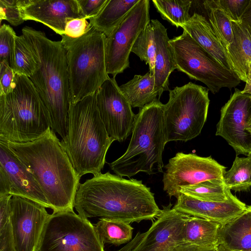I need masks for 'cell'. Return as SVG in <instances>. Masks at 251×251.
Listing matches in <instances>:
<instances>
[{
  "instance_id": "44",
  "label": "cell",
  "mask_w": 251,
  "mask_h": 251,
  "mask_svg": "<svg viewBox=\"0 0 251 251\" xmlns=\"http://www.w3.org/2000/svg\"><path fill=\"white\" fill-rule=\"evenodd\" d=\"M241 23L251 33V0L242 17Z\"/></svg>"
},
{
  "instance_id": "35",
  "label": "cell",
  "mask_w": 251,
  "mask_h": 251,
  "mask_svg": "<svg viewBox=\"0 0 251 251\" xmlns=\"http://www.w3.org/2000/svg\"><path fill=\"white\" fill-rule=\"evenodd\" d=\"M0 20H6L14 26L24 23L21 0H0Z\"/></svg>"
},
{
  "instance_id": "29",
  "label": "cell",
  "mask_w": 251,
  "mask_h": 251,
  "mask_svg": "<svg viewBox=\"0 0 251 251\" xmlns=\"http://www.w3.org/2000/svg\"><path fill=\"white\" fill-rule=\"evenodd\" d=\"M203 5L213 31L226 50L233 40L231 21L225 12L215 4L213 0H205Z\"/></svg>"
},
{
  "instance_id": "14",
  "label": "cell",
  "mask_w": 251,
  "mask_h": 251,
  "mask_svg": "<svg viewBox=\"0 0 251 251\" xmlns=\"http://www.w3.org/2000/svg\"><path fill=\"white\" fill-rule=\"evenodd\" d=\"M33 201L13 196L10 200V221L15 251H37L50 214Z\"/></svg>"
},
{
  "instance_id": "42",
  "label": "cell",
  "mask_w": 251,
  "mask_h": 251,
  "mask_svg": "<svg viewBox=\"0 0 251 251\" xmlns=\"http://www.w3.org/2000/svg\"><path fill=\"white\" fill-rule=\"evenodd\" d=\"M217 246L211 247H200L184 242L176 246L171 251H216Z\"/></svg>"
},
{
  "instance_id": "33",
  "label": "cell",
  "mask_w": 251,
  "mask_h": 251,
  "mask_svg": "<svg viewBox=\"0 0 251 251\" xmlns=\"http://www.w3.org/2000/svg\"><path fill=\"white\" fill-rule=\"evenodd\" d=\"M34 56L25 38L16 36L15 41L13 70L16 74L29 77L37 69Z\"/></svg>"
},
{
  "instance_id": "10",
  "label": "cell",
  "mask_w": 251,
  "mask_h": 251,
  "mask_svg": "<svg viewBox=\"0 0 251 251\" xmlns=\"http://www.w3.org/2000/svg\"><path fill=\"white\" fill-rule=\"evenodd\" d=\"M37 251H105L94 225L74 211L50 214Z\"/></svg>"
},
{
  "instance_id": "47",
  "label": "cell",
  "mask_w": 251,
  "mask_h": 251,
  "mask_svg": "<svg viewBox=\"0 0 251 251\" xmlns=\"http://www.w3.org/2000/svg\"></svg>"
},
{
  "instance_id": "9",
  "label": "cell",
  "mask_w": 251,
  "mask_h": 251,
  "mask_svg": "<svg viewBox=\"0 0 251 251\" xmlns=\"http://www.w3.org/2000/svg\"><path fill=\"white\" fill-rule=\"evenodd\" d=\"M169 42L173 49L176 69L190 79L203 83L213 94L222 88L231 89L240 83L241 80L233 71L223 67L185 31Z\"/></svg>"
},
{
  "instance_id": "8",
  "label": "cell",
  "mask_w": 251,
  "mask_h": 251,
  "mask_svg": "<svg viewBox=\"0 0 251 251\" xmlns=\"http://www.w3.org/2000/svg\"><path fill=\"white\" fill-rule=\"evenodd\" d=\"M208 90L191 82L169 90V100L163 105L166 143L185 142L201 133L207 119Z\"/></svg>"
},
{
  "instance_id": "12",
  "label": "cell",
  "mask_w": 251,
  "mask_h": 251,
  "mask_svg": "<svg viewBox=\"0 0 251 251\" xmlns=\"http://www.w3.org/2000/svg\"><path fill=\"white\" fill-rule=\"evenodd\" d=\"M163 190L169 197L177 198L180 189L212 179L223 180L226 167L211 156L201 157L195 153L177 152L165 166Z\"/></svg>"
},
{
  "instance_id": "4",
  "label": "cell",
  "mask_w": 251,
  "mask_h": 251,
  "mask_svg": "<svg viewBox=\"0 0 251 251\" xmlns=\"http://www.w3.org/2000/svg\"><path fill=\"white\" fill-rule=\"evenodd\" d=\"M113 141L100 117L96 93L71 103L67 137L61 143L80 177L101 173Z\"/></svg>"
},
{
  "instance_id": "46",
  "label": "cell",
  "mask_w": 251,
  "mask_h": 251,
  "mask_svg": "<svg viewBox=\"0 0 251 251\" xmlns=\"http://www.w3.org/2000/svg\"><path fill=\"white\" fill-rule=\"evenodd\" d=\"M247 130L251 133V116L248 123Z\"/></svg>"
},
{
  "instance_id": "21",
  "label": "cell",
  "mask_w": 251,
  "mask_h": 251,
  "mask_svg": "<svg viewBox=\"0 0 251 251\" xmlns=\"http://www.w3.org/2000/svg\"><path fill=\"white\" fill-rule=\"evenodd\" d=\"M223 67L233 71L227 51L205 17L197 13L180 26Z\"/></svg>"
},
{
  "instance_id": "45",
  "label": "cell",
  "mask_w": 251,
  "mask_h": 251,
  "mask_svg": "<svg viewBox=\"0 0 251 251\" xmlns=\"http://www.w3.org/2000/svg\"><path fill=\"white\" fill-rule=\"evenodd\" d=\"M231 251L228 248H227L225 246L222 244H219L217 246V251Z\"/></svg>"
},
{
  "instance_id": "7",
  "label": "cell",
  "mask_w": 251,
  "mask_h": 251,
  "mask_svg": "<svg viewBox=\"0 0 251 251\" xmlns=\"http://www.w3.org/2000/svg\"><path fill=\"white\" fill-rule=\"evenodd\" d=\"M61 40L67 51L71 102L94 95L110 77L106 69V39L91 25L82 36L66 35Z\"/></svg>"
},
{
  "instance_id": "17",
  "label": "cell",
  "mask_w": 251,
  "mask_h": 251,
  "mask_svg": "<svg viewBox=\"0 0 251 251\" xmlns=\"http://www.w3.org/2000/svg\"><path fill=\"white\" fill-rule=\"evenodd\" d=\"M170 203L152 222L132 251H171L184 242L183 227L188 215L172 208Z\"/></svg>"
},
{
  "instance_id": "2",
  "label": "cell",
  "mask_w": 251,
  "mask_h": 251,
  "mask_svg": "<svg viewBox=\"0 0 251 251\" xmlns=\"http://www.w3.org/2000/svg\"><path fill=\"white\" fill-rule=\"evenodd\" d=\"M6 142L33 176L52 213L74 211L80 177L56 133L50 128L43 135L31 142Z\"/></svg>"
},
{
  "instance_id": "16",
  "label": "cell",
  "mask_w": 251,
  "mask_h": 251,
  "mask_svg": "<svg viewBox=\"0 0 251 251\" xmlns=\"http://www.w3.org/2000/svg\"><path fill=\"white\" fill-rule=\"evenodd\" d=\"M6 195L25 198L51 208L31 174L7 142L0 140V196Z\"/></svg>"
},
{
  "instance_id": "48",
  "label": "cell",
  "mask_w": 251,
  "mask_h": 251,
  "mask_svg": "<svg viewBox=\"0 0 251 251\" xmlns=\"http://www.w3.org/2000/svg\"><path fill=\"white\" fill-rule=\"evenodd\" d=\"M249 155H251V153Z\"/></svg>"
},
{
  "instance_id": "22",
  "label": "cell",
  "mask_w": 251,
  "mask_h": 251,
  "mask_svg": "<svg viewBox=\"0 0 251 251\" xmlns=\"http://www.w3.org/2000/svg\"><path fill=\"white\" fill-rule=\"evenodd\" d=\"M233 40L226 51L233 72L241 80L251 84V33L241 22H231Z\"/></svg>"
},
{
  "instance_id": "20",
  "label": "cell",
  "mask_w": 251,
  "mask_h": 251,
  "mask_svg": "<svg viewBox=\"0 0 251 251\" xmlns=\"http://www.w3.org/2000/svg\"><path fill=\"white\" fill-rule=\"evenodd\" d=\"M151 22L153 26L156 47L154 90L159 99L164 91H169V78L176 67L174 51L169 42L170 39L167 29L157 19L151 20Z\"/></svg>"
},
{
  "instance_id": "24",
  "label": "cell",
  "mask_w": 251,
  "mask_h": 251,
  "mask_svg": "<svg viewBox=\"0 0 251 251\" xmlns=\"http://www.w3.org/2000/svg\"><path fill=\"white\" fill-rule=\"evenodd\" d=\"M221 224L203 218L188 216L183 227L184 242L200 247H217Z\"/></svg>"
},
{
  "instance_id": "6",
  "label": "cell",
  "mask_w": 251,
  "mask_h": 251,
  "mask_svg": "<svg viewBox=\"0 0 251 251\" xmlns=\"http://www.w3.org/2000/svg\"><path fill=\"white\" fill-rule=\"evenodd\" d=\"M163 105L157 98L140 108L126 151L117 160L108 163L117 175L130 178L139 172L152 175L155 164L158 171L163 172L162 154L166 144Z\"/></svg>"
},
{
  "instance_id": "1",
  "label": "cell",
  "mask_w": 251,
  "mask_h": 251,
  "mask_svg": "<svg viewBox=\"0 0 251 251\" xmlns=\"http://www.w3.org/2000/svg\"><path fill=\"white\" fill-rule=\"evenodd\" d=\"M80 184L74 207L85 218L100 217L130 224L153 221L161 212L154 194L142 180L126 179L109 172Z\"/></svg>"
},
{
  "instance_id": "26",
  "label": "cell",
  "mask_w": 251,
  "mask_h": 251,
  "mask_svg": "<svg viewBox=\"0 0 251 251\" xmlns=\"http://www.w3.org/2000/svg\"><path fill=\"white\" fill-rule=\"evenodd\" d=\"M154 87V76L149 71L143 75H135L119 88L132 107L141 108L157 99Z\"/></svg>"
},
{
  "instance_id": "28",
  "label": "cell",
  "mask_w": 251,
  "mask_h": 251,
  "mask_svg": "<svg viewBox=\"0 0 251 251\" xmlns=\"http://www.w3.org/2000/svg\"><path fill=\"white\" fill-rule=\"evenodd\" d=\"M180 193L200 200L218 202L226 201L231 193L224 180L219 179H209L182 187Z\"/></svg>"
},
{
  "instance_id": "36",
  "label": "cell",
  "mask_w": 251,
  "mask_h": 251,
  "mask_svg": "<svg viewBox=\"0 0 251 251\" xmlns=\"http://www.w3.org/2000/svg\"><path fill=\"white\" fill-rule=\"evenodd\" d=\"M231 22L240 23L251 0H213Z\"/></svg>"
},
{
  "instance_id": "37",
  "label": "cell",
  "mask_w": 251,
  "mask_h": 251,
  "mask_svg": "<svg viewBox=\"0 0 251 251\" xmlns=\"http://www.w3.org/2000/svg\"><path fill=\"white\" fill-rule=\"evenodd\" d=\"M15 74L6 62H0V95H6L12 91Z\"/></svg>"
},
{
  "instance_id": "13",
  "label": "cell",
  "mask_w": 251,
  "mask_h": 251,
  "mask_svg": "<svg viewBox=\"0 0 251 251\" xmlns=\"http://www.w3.org/2000/svg\"><path fill=\"white\" fill-rule=\"evenodd\" d=\"M97 105L108 136L123 142L132 133L136 115L115 77H109L96 93Z\"/></svg>"
},
{
  "instance_id": "31",
  "label": "cell",
  "mask_w": 251,
  "mask_h": 251,
  "mask_svg": "<svg viewBox=\"0 0 251 251\" xmlns=\"http://www.w3.org/2000/svg\"><path fill=\"white\" fill-rule=\"evenodd\" d=\"M152 2L161 18L177 28L185 24L191 17L189 11L192 1L153 0Z\"/></svg>"
},
{
  "instance_id": "43",
  "label": "cell",
  "mask_w": 251,
  "mask_h": 251,
  "mask_svg": "<svg viewBox=\"0 0 251 251\" xmlns=\"http://www.w3.org/2000/svg\"><path fill=\"white\" fill-rule=\"evenodd\" d=\"M144 235V233L138 232L133 239L117 251H132L141 241Z\"/></svg>"
},
{
  "instance_id": "18",
  "label": "cell",
  "mask_w": 251,
  "mask_h": 251,
  "mask_svg": "<svg viewBox=\"0 0 251 251\" xmlns=\"http://www.w3.org/2000/svg\"><path fill=\"white\" fill-rule=\"evenodd\" d=\"M21 9L25 21L41 23L61 36L69 20L84 18L77 0H21Z\"/></svg>"
},
{
  "instance_id": "30",
  "label": "cell",
  "mask_w": 251,
  "mask_h": 251,
  "mask_svg": "<svg viewBox=\"0 0 251 251\" xmlns=\"http://www.w3.org/2000/svg\"><path fill=\"white\" fill-rule=\"evenodd\" d=\"M226 187L235 191H247L251 187V155L236 156L229 170L223 175Z\"/></svg>"
},
{
  "instance_id": "39",
  "label": "cell",
  "mask_w": 251,
  "mask_h": 251,
  "mask_svg": "<svg viewBox=\"0 0 251 251\" xmlns=\"http://www.w3.org/2000/svg\"><path fill=\"white\" fill-rule=\"evenodd\" d=\"M81 13L86 19L95 17L101 11L108 0H77Z\"/></svg>"
},
{
  "instance_id": "41",
  "label": "cell",
  "mask_w": 251,
  "mask_h": 251,
  "mask_svg": "<svg viewBox=\"0 0 251 251\" xmlns=\"http://www.w3.org/2000/svg\"><path fill=\"white\" fill-rule=\"evenodd\" d=\"M11 195L0 196V228L10 222V200Z\"/></svg>"
},
{
  "instance_id": "40",
  "label": "cell",
  "mask_w": 251,
  "mask_h": 251,
  "mask_svg": "<svg viewBox=\"0 0 251 251\" xmlns=\"http://www.w3.org/2000/svg\"><path fill=\"white\" fill-rule=\"evenodd\" d=\"M0 251H15L10 221L0 228Z\"/></svg>"
},
{
  "instance_id": "25",
  "label": "cell",
  "mask_w": 251,
  "mask_h": 251,
  "mask_svg": "<svg viewBox=\"0 0 251 251\" xmlns=\"http://www.w3.org/2000/svg\"><path fill=\"white\" fill-rule=\"evenodd\" d=\"M139 1L108 0L100 13L89 19V23L107 37Z\"/></svg>"
},
{
  "instance_id": "5",
  "label": "cell",
  "mask_w": 251,
  "mask_h": 251,
  "mask_svg": "<svg viewBox=\"0 0 251 251\" xmlns=\"http://www.w3.org/2000/svg\"><path fill=\"white\" fill-rule=\"evenodd\" d=\"M50 128L49 113L27 76L15 74L12 91L0 95V140L25 143Z\"/></svg>"
},
{
  "instance_id": "27",
  "label": "cell",
  "mask_w": 251,
  "mask_h": 251,
  "mask_svg": "<svg viewBox=\"0 0 251 251\" xmlns=\"http://www.w3.org/2000/svg\"><path fill=\"white\" fill-rule=\"evenodd\" d=\"M94 225L101 241L115 246L129 242L132 240L133 228L129 224L108 218H100Z\"/></svg>"
},
{
  "instance_id": "11",
  "label": "cell",
  "mask_w": 251,
  "mask_h": 251,
  "mask_svg": "<svg viewBox=\"0 0 251 251\" xmlns=\"http://www.w3.org/2000/svg\"><path fill=\"white\" fill-rule=\"evenodd\" d=\"M150 0H140L106 39V69L113 77L129 67V56L140 32L150 22Z\"/></svg>"
},
{
  "instance_id": "19",
  "label": "cell",
  "mask_w": 251,
  "mask_h": 251,
  "mask_svg": "<svg viewBox=\"0 0 251 251\" xmlns=\"http://www.w3.org/2000/svg\"><path fill=\"white\" fill-rule=\"evenodd\" d=\"M247 206L232 193L226 201L218 202L200 200L181 193L173 208L189 216L203 218L222 225L240 215Z\"/></svg>"
},
{
  "instance_id": "15",
  "label": "cell",
  "mask_w": 251,
  "mask_h": 251,
  "mask_svg": "<svg viewBox=\"0 0 251 251\" xmlns=\"http://www.w3.org/2000/svg\"><path fill=\"white\" fill-rule=\"evenodd\" d=\"M251 116V95L235 89L222 108L216 135L224 138L238 156L251 153V133L247 130Z\"/></svg>"
},
{
  "instance_id": "23",
  "label": "cell",
  "mask_w": 251,
  "mask_h": 251,
  "mask_svg": "<svg viewBox=\"0 0 251 251\" xmlns=\"http://www.w3.org/2000/svg\"><path fill=\"white\" fill-rule=\"evenodd\" d=\"M219 243L231 251H251V205L240 215L220 225Z\"/></svg>"
},
{
  "instance_id": "38",
  "label": "cell",
  "mask_w": 251,
  "mask_h": 251,
  "mask_svg": "<svg viewBox=\"0 0 251 251\" xmlns=\"http://www.w3.org/2000/svg\"><path fill=\"white\" fill-rule=\"evenodd\" d=\"M91 27L85 18L71 19L66 24L64 34L73 38H79L85 34Z\"/></svg>"
},
{
  "instance_id": "32",
  "label": "cell",
  "mask_w": 251,
  "mask_h": 251,
  "mask_svg": "<svg viewBox=\"0 0 251 251\" xmlns=\"http://www.w3.org/2000/svg\"><path fill=\"white\" fill-rule=\"evenodd\" d=\"M131 52L149 65V72L154 75L156 47L153 26L151 21L137 37Z\"/></svg>"
},
{
  "instance_id": "34",
  "label": "cell",
  "mask_w": 251,
  "mask_h": 251,
  "mask_svg": "<svg viewBox=\"0 0 251 251\" xmlns=\"http://www.w3.org/2000/svg\"><path fill=\"white\" fill-rule=\"evenodd\" d=\"M16 34L9 25L3 24L0 27V62L5 61L13 69Z\"/></svg>"
},
{
  "instance_id": "3",
  "label": "cell",
  "mask_w": 251,
  "mask_h": 251,
  "mask_svg": "<svg viewBox=\"0 0 251 251\" xmlns=\"http://www.w3.org/2000/svg\"><path fill=\"white\" fill-rule=\"evenodd\" d=\"M22 35L38 66L29 78L49 113L51 129L64 142L71 103L66 50L61 41L51 40L31 27H24Z\"/></svg>"
}]
</instances>
